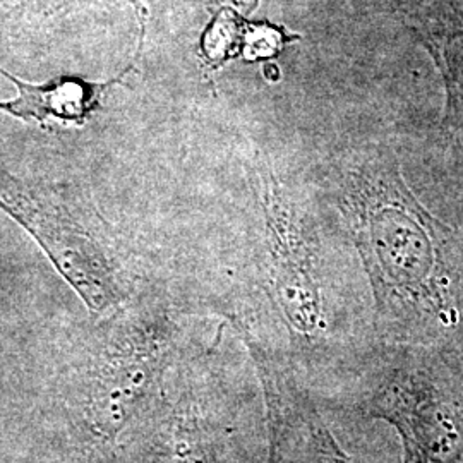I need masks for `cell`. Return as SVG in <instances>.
<instances>
[{
	"label": "cell",
	"mask_w": 463,
	"mask_h": 463,
	"mask_svg": "<svg viewBox=\"0 0 463 463\" xmlns=\"http://www.w3.org/2000/svg\"><path fill=\"white\" fill-rule=\"evenodd\" d=\"M352 199L355 242L381 311L448 316L441 225L405 185L397 162L363 166Z\"/></svg>",
	"instance_id": "6da1fadb"
},
{
	"label": "cell",
	"mask_w": 463,
	"mask_h": 463,
	"mask_svg": "<svg viewBox=\"0 0 463 463\" xmlns=\"http://www.w3.org/2000/svg\"><path fill=\"white\" fill-rule=\"evenodd\" d=\"M0 208L21 223L88 307L103 311L120 300L116 269L83 213L55 187L0 181Z\"/></svg>",
	"instance_id": "7a4b0ae2"
},
{
	"label": "cell",
	"mask_w": 463,
	"mask_h": 463,
	"mask_svg": "<svg viewBox=\"0 0 463 463\" xmlns=\"http://www.w3.org/2000/svg\"><path fill=\"white\" fill-rule=\"evenodd\" d=\"M371 415L395 426L407 463H463V415L430 381H393L371 407Z\"/></svg>",
	"instance_id": "3957f363"
},
{
	"label": "cell",
	"mask_w": 463,
	"mask_h": 463,
	"mask_svg": "<svg viewBox=\"0 0 463 463\" xmlns=\"http://www.w3.org/2000/svg\"><path fill=\"white\" fill-rule=\"evenodd\" d=\"M298 38L283 26L250 21L233 0H222L201 34L199 55L203 66L213 72L232 59H244L246 62L275 59L287 43Z\"/></svg>",
	"instance_id": "277c9868"
},
{
	"label": "cell",
	"mask_w": 463,
	"mask_h": 463,
	"mask_svg": "<svg viewBox=\"0 0 463 463\" xmlns=\"http://www.w3.org/2000/svg\"><path fill=\"white\" fill-rule=\"evenodd\" d=\"M133 71L128 67L116 80L109 83H90L83 78H59L49 83L33 84L17 80L14 74L0 67V74L16 86V99L0 101V110L11 116L45 124L50 118L83 126L99 109L103 93L122 81Z\"/></svg>",
	"instance_id": "5b68a950"
},
{
	"label": "cell",
	"mask_w": 463,
	"mask_h": 463,
	"mask_svg": "<svg viewBox=\"0 0 463 463\" xmlns=\"http://www.w3.org/2000/svg\"><path fill=\"white\" fill-rule=\"evenodd\" d=\"M155 354L145 347H133L117 354L109 364L110 373L103 374L99 386V415L105 424L118 430V424L129 414L134 400L145 392L153 369Z\"/></svg>",
	"instance_id": "8992f818"
},
{
	"label": "cell",
	"mask_w": 463,
	"mask_h": 463,
	"mask_svg": "<svg viewBox=\"0 0 463 463\" xmlns=\"http://www.w3.org/2000/svg\"><path fill=\"white\" fill-rule=\"evenodd\" d=\"M438 64L443 69L447 81V126L451 131L463 133V34L448 36L443 42L432 43Z\"/></svg>",
	"instance_id": "52a82bcc"
},
{
	"label": "cell",
	"mask_w": 463,
	"mask_h": 463,
	"mask_svg": "<svg viewBox=\"0 0 463 463\" xmlns=\"http://www.w3.org/2000/svg\"><path fill=\"white\" fill-rule=\"evenodd\" d=\"M316 436H317V448H319L316 463H352L326 430H319Z\"/></svg>",
	"instance_id": "ba28073f"
}]
</instances>
